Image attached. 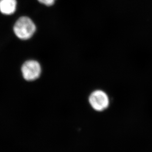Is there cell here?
Masks as SVG:
<instances>
[{
  "label": "cell",
  "instance_id": "obj_1",
  "mask_svg": "<svg viewBox=\"0 0 152 152\" xmlns=\"http://www.w3.org/2000/svg\"><path fill=\"white\" fill-rule=\"evenodd\" d=\"M37 26L31 18L27 16L19 17L13 26L15 35L21 40L31 39L37 31Z\"/></svg>",
  "mask_w": 152,
  "mask_h": 152
},
{
  "label": "cell",
  "instance_id": "obj_2",
  "mask_svg": "<svg viewBox=\"0 0 152 152\" xmlns=\"http://www.w3.org/2000/svg\"><path fill=\"white\" fill-rule=\"evenodd\" d=\"M21 72L26 80H35L40 76L42 73V67L37 61L29 60L26 61L22 66Z\"/></svg>",
  "mask_w": 152,
  "mask_h": 152
},
{
  "label": "cell",
  "instance_id": "obj_3",
  "mask_svg": "<svg viewBox=\"0 0 152 152\" xmlns=\"http://www.w3.org/2000/svg\"><path fill=\"white\" fill-rule=\"evenodd\" d=\"M89 100L92 107L97 111L104 110L109 106V98L106 93L102 90H98L92 92Z\"/></svg>",
  "mask_w": 152,
  "mask_h": 152
},
{
  "label": "cell",
  "instance_id": "obj_4",
  "mask_svg": "<svg viewBox=\"0 0 152 152\" xmlns=\"http://www.w3.org/2000/svg\"><path fill=\"white\" fill-rule=\"evenodd\" d=\"M16 7V0H0V12L3 15H13L15 12Z\"/></svg>",
  "mask_w": 152,
  "mask_h": 152
},
{
  "label": "cell",
  "instance_id": "obj_5",
  "mask_svg": "<svg viewBox=\"0 0 152 152\" xmlns=\"http://www.w3.org/2000/svg\"><path fill=\"white\" fill-rule=\"evenodd\" d=\"M38 2L46 7H52L56 4L57 0H37Z\"/></svg>",
  "mask_w": 152,
  "mask_h": 152
}]
</instances>
